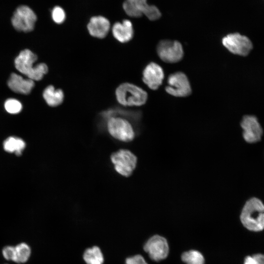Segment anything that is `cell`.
Masks as SVG:
<instances>
[{"instance_id": "6da1fadb", "label": "cell", "mask_w": 264, "mask_h": 264, "mask_svg": "<svg viewBox=\"0 0 264 264\" xmlns=\"http://www.w3.org/2000/svg\"><path fill=\"white\" fill-rule=\"evenodd\" d=\"M242 225L253 232L264 229V204L258 198H252L244 204L240 215Z\"/></svg>"}, {"instance_id": "7a4b0ae2", "label": "cell", "mask_w": 264, "mask_h": 264, "mask_svg": "<svg viewBox=\"0 0 264 264\" xmlns=\"http://www.w3.org/2000/svg\"><path fill=\"white\" fill-rule=\"evenodd\" d=\"M37 56L31 50L25 49L20 52L14 63L16 68L28 78L33 81H40L48 72V67L44 63L33 66Z\"/></svg>"}, {"instance_id": "3957f363", "label": "cell", "mask_w": 264, "mask_h": 264, "mask_svg": "<svg viewBox=\"0 0 264 264\" xmlns=\"http://www.w3.org/2000/svg\"><path fill=\"white\" fill-rule=\"evenodd\" d=\"M117 102L123 106H141L148 99V94L139 87L129 83L120 85L115 90Z\"/></svg>"}, {"instance_id": "277c9868", "label": "cell", "mask_w": 264, "mask_h": 264, "mask_svg": "<svg viewBox=\"0 0 264 264\" xmlns=\"http://www.w3.org/2000/svg\"><path fill=\"white\" fill-rule=\"evenodd\" d=\"M105 121L107 131L112 138L123 142H129L134 139L133 126L126 117L115 115Z\"/></svg>"}, {"instance_id": "5b68a950", "label": "cell", "mask_w": 264, "mask_h": 264, "mask_svg": "<svg viewBox=\"0 0 264 264\" xmlns=\"http://www.w3.org/2000/svg\"><path fill=\"white\" fill-rule=\"evenodd\" d=\"M110 159L116 172L125 177H129L132 175L137 161L134 154L125 149L113 152L110 155Z\"/></svg>"}, {"instance_id": "8992f818", "label": "cell", "mask_w": 264, "mask_h": 264, "mask_svg": "<svg viewBox=\"0 0 264 264\" xmlns=\"http://www.w3.org/2000/svg\"><path fill=\"white\" fill-rule=\"evenodd\" d=\"M157 54L159 58L167 63H176L183 57L184 51L182 44L177 41L162 40L156 46Z\"/></svg>"}, {"instance_id": "52a82bcc", "label": "cell", "mask_w": 264, "mask_h": 264, "mask_svg": "<svg viewBox=\"0 0 264 264\" xmlns=\"http://www.w3.org/2000/svg\"><path fill=\"white\" fill-rule=\"evenodd\" d=\"M37 21L34 12L26 5L19 6L14 12L11 22L14 28L19 31L28 32L32 31Z\"/></svg>"}, {"instance_id": "ba28073f", "label": "cell", "mask_w": 264, "mask_h": 264, "mask_svg": "<svg viewBox=\"0 0 264 264\" xmlns=\"http://www.w3.org/2000/svg\"><path fill=\"white\" fill-rule=\"evenodd\" d=\"M222 44L231 53L241 56H247L253 48L251 40L238 33L227 35L222 38Z\"/></svg>"}, {"instance_id": "9c48e42d", "label": "cell", "mask_w": 264, "mask_h": 264, "mask_svg": "<svg viewBox=\"0 0 264 264\" xmlns=\"http://www.w3.org/2000/svg\"><path fill=\"white\" fill-rule=\"evenodd\" d=\"M167 84L165 90L172 96L185 97L192 93L190 82L187 76L182 72L171 74L168 77Z\"/></svg>"}, {"instance_id": "30bf717a", "label": "cell", "mask_w": 264, "mask_h": 264, "mask_svg": "<svg viewBox=\"0 0 264 264\" xmlns=\"http://www.w3.org/2000/svg\"><path fill=\"white\" fill-rule=\"evenodd\" d=\"M143 249L148 254L151 259L155 262L166 258L169 250L166 239L157 235L151 237L145 242Z\"/></svg>"}, {"instance_id": "8fae6325", "label": "cell", "mask_w": 264, "mask_h": 264, "mask_svg": "<svg viewBox=\"0 0 264 264\" xmlns=\"http://www.w3.org/2000/svg\"><path fill=\"white\" fill-rule=\"evenodd\" d=\"M241 126L243 130V137L246 142L254 143L261 140L263 130L255 116L244 115L241 122Z\"/></svg>"}, {"instance_id": "7c38bea8", "label": "cell", "mask_w": 264, "mask_h": 264, "mask_svg": "<svg viewBox=\"0 0 264 264\" xmlns=\"http://www.w3.org/2000/svg\"><path fill=\"white\" fill-rule=\"evenodd\" d=\"M164 77L162 68L154 62H151L144 68L142 80L149 88L156 90L161 85Z\"/></svg>"}, {"instance_id": "4fadbf2b", "label": "cell", "mask_w": 264, "mask_h": 264, "mask_svg": "<svg viewBox=\"0 0 264 264\" xmlns=\"http://www.w3.org/2000/svg\"><path fill=\"white\" fill-rule=\"evenodd\" d=\"M89 34L92 37L102 39L108 34L110 29V21L105 17L98 16L92 17L87 25Z\"/></svg>"}, {"instance_id": "5bb4252c", "label": "cell", "mask_w": 264, "mask_h": 264, "mask_svg": "<svg viewBox=\"0 0 264 264\" xmlns=\"http://www.w3.org/2000/svg\"><path fill=\"white\" fill-rule=\"evenodd\" d=\"M152 7V5L147 4V0H125L123 4L126 13L134 18H139L143 14L147 16Z\"/></svg>"}, {"instance_id": "9a60e30c", "label": "cell", "mask_w": 264, "mask_h": 264, "mask_svg": "<svg viewBox=\"0 0 264 264\" xmlns=\"http://www.w3.org/2000/svg\"><path fill=\"white\" fill-rule=\"evenodd\" d=\"M8 86L16 93L28 94L35 86L34 81L29 78H24L22 76L12 73L8 81Z\"/></svg>"}, {"instance_id": "2e32d148", "label": "cell", "mask_w": 264, "mask_h": 264, "mask_svg": "<svg viewBox=\"0 0 264 264\" xmlns=\"http://www.w3.org/2000/svg\"><path fill=\"white\" fill-rule=\"evenodd\" d=\"M112 33L113 37L121 43L129 42L133 36L132 22L128 20H124L122 22H115L112 27Z\"/></svg>"}, {"instance_id": "e0dca14e", "label": "cell", "mask_w": 264, "mask_h": 264, "mask_svg": "<svg viewBox=\"0 0 264 264\" xmlns=\"http://www.w3.org/2000/svg\"><path fill=\"white\" fill-rule=\"evenodd\" d=\"M43 98L50 107H57L61 105L64 99V94L61 89H56L53 86H47L44 90Z\"/></svg>"}, {"instance_id": "ac0fdd59", "label": "cell", "mask_w": 264, "mask_h": 264, "mask_svg": "<svg viewBox=\"0 0 264 264\" xmlns=\"http://www.w3.org/2000/svg\"><path fill=\"white\" fill-rule=\"evenodd\" d=\"M83 258L86 264H103L104 262L103 254L97 246L86 249L84 252Z\"/></svg>"}, {"instance_id": "d6986e66", "label": "cell", "mask_w": 264, "mask_h": 264, "mask_svg": "<svg viewBox=\"0 0 264 264\" xmlns=\"http://www.w3.org/2000/svg\"><path fill=\"white\" fill-rule=\"evenodd\" d=\"M25 147V142L17 137H9L3 142L4 150L8 153H14L17 155H21Z\"/></svg>"}, {"instance_id": "ffe728a7", "label": "cell", "mask_w": 264, "mask_h": 264, "mask_svg": "<svg viewBox=\"0 0 264 264\" xmlns=\"http://www.w3.org/2000/svg\"><path fill=\"white\" fill-rule=\"evenodd\" d=\"M31 253L30 246L25 242H22L15 246L14 262L18 264H23L29 259Z\"/></svg>"}, {"instance_id": "44dd1931", "label": "cell", "mask_w": 264, "mask_h": 264, "mask_svg": "<svg viewBox=\"0 0 264 264\" xmlns=\"http://www.w3.org/2000/svg\"><path fill=\"white\" fill-rule=\"evenodd\" d=\"M181 260L186 264H204V258L202 254L195 250L184 252L181 255Z\"/></svg>"}, {"instance_id": "7402d4cb", "label": "cell", "mask_w": 264, "mask_h": 264, "mask_svg": "<svg viewBox=\"0 0 264 264\" xmlns=\"http://www.w3.org/2000/svg\"><path fill=\"white\" fill-rule=\"evenodd\" d=\"M21 103L17 99L10 98L7 99L4 103L6 110L11 114L19 113L22 109Z\"/></svg>"}, {"instance_id": "603a6c76", "label": "cell", "mask_w": 264, "mask_h": 264, "mask_svg": "<svg viewBox=\"0 0 264 264\" xmlns=\"http://www.w3.org/2000/svg\"><path fill=\"white\" fill-rule=\"evenodd\" d=\"M52 18L55 22L61 24L65 20L66 13L62 8L57 6L52 9Z\"/></svg>"}, {"instance_id": "cb8c5ba5", "label": "cell", "mask_w": 264, "mask_h": 264, "mask_svg": "<svg viewBox=\"0 0 264 264\" xmlns=\"http://www.w3.org/2000/svg\"><path fill=\"white\" fill-rule=\"evenodd\" d=\"M243 264H264V254L258 253L246 256Z\"/></svg>"}, {"instance_id": "d4e9b609", "label": "cell", "mask_w": 264, "mask_h": 264, "mask_svg": "<svg viewBox=\"0 0 264 264\" xmlns=\"http://www.w3.org/2000/svg\"><path fill=\"white\" fill-rule=\"evenodd\" d=\"M2 253L5 259L14 262L15 246L8 245L4 247L2 250Z\"/></svg>"}, {"instance_id": "484cf974", "label": "cell", "mask_w": 264, "mask_h": 264, "mask_svg": "<svg viewBox=\"0 0 264 264\" xmlns=\"http://www.w3.org/2000/svg\"><path fill=\"white\" fill-rule=\"evenodd\" d=\"M125 264H148L141 255H135L126 258Z\"/></svg>"}]
</instances>
